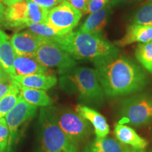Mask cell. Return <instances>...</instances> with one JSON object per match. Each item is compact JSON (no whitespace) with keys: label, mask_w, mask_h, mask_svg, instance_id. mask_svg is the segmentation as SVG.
I'll use <instances>...</instances> for the list:
<instances>
[{"label":"cell","mask_w":152,"mask_h":152,"mask_svg":"<svg viewBox=\"0 0 152 152\" xmlns=\"http://www.w3.org/2000/svg\"><path fill=\"white\" fill-rule=\"evenodd\" d=\"M11 79L18 82L24 87L43 90H49L57 83L56 76L47 74H35L30 75H16Z\"/></svg>","instance_id":"17"},{"label":"cell","mask_w":152,"mask_h":152,"mask_svg":"<svg viewBox=\"0 0 152 152\" xmlns=\"http://www.w3.org/2000/svg\"><path fill=\"white\" fill-rule=\"evenodd\" d=\"M83 13L64 0L49 11L47 24L54 29L58 36L71 33L79 23Z\"/></svg>","instance_id":"8"},{"label":"cell","mask_w":152,"mask_h":152,"mask_svg":"<svg viewBox=\"0 0 152 152\" xmlns=\"http://www.w3.org/2000/svg\"><path fill=\"white\" fill-rule=\"evenodd\" d=\"M111 12V6L108 4L102 10L92 13L83 23L80 30L87 33H101L107 25Z\"/></svg>","instance_id":"16"},{"label":"cell","mask_w":152,"mask_h":152,"mask_svg":"<svg viewBox=\"0 0 152 152\" xmlns=\"http://www.w3.org/2000/svg\"><path fill=\"white\" fill-rule=\"evenodd\" d=\"M132 21L134 24L152 26V0L136 11Z\"/></svg>","instance_id":"24"},{"label":"cell","mask_w":152,"mask_h":152,"mask_svg":"<svg viewBox=\"0 0 152 152\" xmlns=\"http://www.w3.org/2000/svg\"><path fill=\"white\" fill-rule=\"evenodd\" d=\"M144 1V0H111L109 4L111 7H116L119 5L128 4L140 2V1Z\"/></svg>","instance_id":"31"},{"label":"cell","mask_w":152,"mask_h":152,"mask_svg":"<svg viewBox=\"0 0 152 152\" xmlns=\"http://www.w3.org/2000/svg\"><path fill=\"white\" fill-rule=\"evenodd\" d=\"M60 78L61 87L66 92L77 94L79 99L87 105L100 107L104 102L103 88L95 69L75 67Z\"/></svg>","instance_id":"3"},{"label":"cell","mask_w":152,"mask_h":152,"mask_svg":"<svg viewBox=\"0 0 152 152\" xmlns=\"http://www.w3.org/2000/svg\"><path fill=\"white\" fill-rule=\"evenodd\" d=\"M55 118L63 130L75 145L79 147L92 134L90 123L77 112L66 108H51Z\"/></svg>","instance_id":"6"},{"label":"cell","mask_w":152,"mask_h":152,"mask_svg":"<svg viewBox=\"0 0 152 152\" xmlns=\"http://www.w3.org/2000/svg\"><path fill=\"white\" fill-rule=\"evenodd\" d=\"M40 39L41 36L26 30L14 34L11 38V43L16 54L35 56Z\"/></svg>","instance_id":"10"},{"label":"cell","mask_w":152,"mask_h":152,"mask_svg":"<svg viewBox=\"0 0 152 152\" xmlns=\"http://www.w3.org/2000/svg\"><path fill=\"white\" fill-rule=\"evenodd\" d=\"M52 39L75 59L94 61L119 54V49L101 33H87L78 30Z\"/></svg>","instance_id":"2"},{"label":"cell","mask_w":152,"mask_h":152,"mask_svg":"<svg viewBox=\"0 0 152 152\" xmlns=\"http://www.w3.org/2000/svg\"><path fill=\"white\" fill-rule=\"evenodd\" d=\"M150 152H152V150H151V151H150Z\"/></svg>","instance_id":"36"},{"label":"cell","mask_w":152,"mask_h":152,"mask_svg":"<svg viewBox=\"0 0 152 152\" xmlns=\"http://www.w3.org/2000/svg\"><path fill=\"white\" fill-rule=\"evenodd\" d=\"M12 83V87L7 94L0 99V118H4L14 107L19 99V89Z\"/></svg>","instance_id":"22"},{"label":"cell","mask_w":152,"mask_h":152,"mask_svg":"<svg viewBox=\"0 0 152 152\" xmlns=\"http://www.w3.org/2000/svg\"><path fill=\"white\" fill-rule=\"evenodd\" d=\"M15 55L11 39L0 29V66L11 79L16 75L14 65Z\"/></svg>","instance_id":"14"},{"label":"cell","mask_w":152,"mask_h":152,"mask_svg":"<svg viewBox=\"0 0 152 152\" xmlns=\"http://www.w3.org/2000/svg\"><path fill=\"white\" fill-rule=\"evenodd\" d=\"M134 54L137 60L147 71L152 74V41L139 44Z\"/></svg>","instance_id":"21"},{"label":"cell","mask_w":152,"mask_h":152,"mask_svg":"<svg viewBox=\"0 0 152 152\" xmlns=\"http://www.w3.org/2000/svg\"><path fill=\"white\" fill-rule=\"evenodd\" d=\"M129 152H144V150H142V149H132V148H131Z\"/></svg>","instance_id":"35"},{"label":"cell","mask_w":152,"mask_h":152,"mask_svg":"<svg viewBox=\"0 0 152 152\" xmlns=\"http://www.w3.org/2000/svg\"><path fill=\"white\" fill-rule=\"evenodd\" d=\"M14 69L16 75H30L47 74L48 68L41 64L35 56L29 55H15Z\"/></svg>","instance_id":"15"},{"label":"cell","mask_w":152,"mask_h":152,"mask_svg":"<svg viewBox=\"0 0 152 152\" xmlns=\"http://www.w3.org/2000/svg\"><path fill=\"white\" fill-rule=\"evenodd\" d=\"M11 87H12V83L9 82V80L0 83V99L10 91Z\"/></svg>","instance_id":"30"},{"label":"cell","mask_w":152,"mask_h":152,"mask_svg":"<svg viewBox=\"0 0 152 152\" xmlns=\"http://www.w3.org/2000/svg\"><path fill=\"white\" fill-rule=\"evenodd\" d=\"M75 111L91 123L96 138H105L109 134L110 128L105 117L97 111L80 104L75 106Z\"/></svg>","instance_id":"11"},{"label":"cell","mask_w":152,"mask_h":152,"mask_svg":"<svg viewBox=\"0 0 152 152\" xmlns=\"http://www.w3.org/2000/svg\"><path fill=\"white\" fill-rule=\"evenodd\" d=\"M70 3L73 7L80 11L83 14H87V2L88 0H66Z\"/></svg>","instance_id":"29"},{"label":"cell","mask_w":152,"mask_h":152,"mask_svg":"<svg viewBox=\"0 0 152 152\" xmlns=\"http://www.w3.org/2000/svg\"><path fill=\"white\" fill-rule=\"evenodd\" d=\"M26 1H32L41 6L44 8L51 10L57 5L60 4L64 0H25Z\"/></svg>","instance_id":"28"},{"label":"cell","mask_w":152,"mask_h":152,"mask_svg":"<svg viewBox=\"0 0 152 152\" xmlns=\"http://www.w3.org/2000/svg\"><path fill=\"white\" fill-rule=\"evenodd\" d=\"M120 124L141 127L152 121V94L142 93L125 99L120 109Z\"/></svg>","instance_id":"5"},{"label":"cell","mask_w":152,"mask_h":152,"mask_svg":"<svg viewBox=\"0 0 152 152\" xmlns=\"http://www.w3.org/2000/svg\"><path fill=\"white\" fill-rule=\"evenodd\" d=\"M92 62L104 94L109 97L140 92L149 83L146 73L136 63L119 54Z\"/></svg>","instance_id":"1"},{"label":"cell","mask_w":152,"mask_h":152,"mask_svg":"<svg viewBox=\"0 0 152 152\" xmlns=\"http://www.w3.org/2000/svg\"><path fill=\"white\" fill-rule=\"evenodd\" d=\"M37 60L47 68H56L60 75H64L76 67L75 58L58 46L52 39L41 37L35 54Z\"/></svg>","instance_id":"7"},{"label":"cell","mask_w":152,"mask_h":152,"mask_svg":"<svg viewBox=\"0 0 152 152\" xmlns=\"http://www.w3.org/2000/svg\"><path fill=\"white\" fill-rule=\"evenodd\" d=\"M4 25L9 28H23L26 27L27 20V2L22 1L9 7L6 9Z\"/></svg>","instance_id":"18"},{"label":"cell","mask_w":152,"mask_h":152,"mask_svg":"<svg viewBox=\"0 0 152 152\" xmlns=\"http://www.w3.org/2000/svg\"><path fill=\"white\" fill-rule=\"evenodd\" d=\"M5 11L6 9L4 7L2 2L0 0V23L4 21V14H5Z\"/></svg>","instance_id":"33"},{"label":"cell","mask_w":152,"mask_h":152,"mask_svg":"<svg viewBox=\"0 0 152 152\" xmlns=\"http://www.w3.org/2000/svg\"><path fill=\"white\" fill-rule=\"evenodd\" d=\"M27 2V20L28 22L47 24V16L50 10L32 1Z\"/></svg>","instance_id":"23"},{"label":"cell","mask_w":152,"mask_h":152,"mask_svg":"<svg viewBox=\"0 0 152 152\" xmlns=\"http://www.w3.org/2000/svg\"><path fill=\"white\" fill-rule=\"evenodd\" d=\"M37 106L32 105L19 96L18 101L11 111L5 116L9 130V138L7 152H10L16 140L18 129L28 120L35 117Z\"/></svg>","instance_id":"9"},{"label":"cell","mask_w":152,"mask_h":152,"mask_svg":"<svg viewBox=\"0 0 152 152\" xmlns=\"http://www.w3.org/2000/svg\"><path fill=\"white\" fill-rule=\"evenodd\" d=\"M9 130L5 118H0V152H7Z\"/></svg>","instance_id":"26"},{"label":"cell","mask_w":152,"mask_h":152,"mask_svg":"<svg viewBox=\"0 0 152 152\" xmlns=\"http://www.w3.org/2000/svg\"><path fill=\"white\" fill-rule=\"evenodd\" d=\"M150 41H152V26L133 23L127 28L124 37L115 44L118 47H125L134 42L146 43Z\"/></svg>","instance_id":"13"},{"label":"cell","mask_w":152,"mask_h":152,"mask_svg":"<svg viewBox=\"0 0 152 152\" xmlns=\"http://www.w3.org/2000/svg\"><path fill=\"white\" fill-rule=\"evenodd\" d=\"M13 83L18 87L19 96L32 105L46 107L53 103L52 99L49 97L46 91L38 89L29 88L23 86L14 80L11 79Z\"/></svg>","instance_id":"19"},{"label":"cell","mask_w":152,"mask_h":152,"mask_svg":"<svg viewBox=\"0 0 152 152\" xmlns=\"http://www.w3.org/2000/svg\"><path fill=\"white\" fill-rule=\"evenodd\" d=\"M110 0H88L87 14H92L102 10L109 4Z\"/></svg>","instance_id":"27"},{"label":"cell","mask_w":152,"mask_h":152,"mask_svg":"<svg viewBox=\"0 0 152 152\" xmlns=\"http://www.w3.org/2000/svg\"><path fill=\"white\" fill-rule=\"evenodd\" d=\"M26 27L28 28L30 32L42 37L54 39L58 36L56 31L47 24L28 22L26 24Z\"/></svg>","instance_id":"25"},{"label":"cell","mask_w":152,"mask_h":152,"mask_svg":"<svg viewBox=\"0 0 152 152\" xmlns=\"http://www.w3.org/2000/svg\"><path fill=\"white\" fill-rule=\"evenodd\" d=\"M131 147L111 138H95L86 146L85 152H129Z\"/></svg>","instance_id":"20"},{"label":"cell","mask_w":152,"mask_h":152,"mask_svg":"<svg viewBox=\"0 0 152 152\" xmlns=\"http://www.w3.org/2000/svg\"><path fill=\"white\" fill-rule=\"evenodd\" d=\"M3 3L7 7H11V6L16 4L17 3L20 2V1H23V0H2Z\"/></svg>","instance_id":"34"},{"label":"cell","mask_w":152,"mask_h":152,"mask_svg":"<svg viewBox=\"0 0 152 152\" xmlns=\"http://www.w3.org/2000/svg\"><path fill=\"white\" fill-rule=\"evenodd\" d=\"M39 124L42 152H79V147L61 129L51 108H42Z\"/></svg>","instance_id":"4"},{"label":"cell","mask_w":152,"mask_h":152,"mask_svg":"<svg viewBox=\"0 0 152 152\" xmlns=\"http://www.w3.org/2000/svg\"><path fill=\"white\" fill-rule=\"evenodd\" d=\"M9 78H10L9 76L5 73V71L2 69V68L0 66V83L3 81L9 80Z\"/></svg>","instance_id":"32"},{"label":"cell","mask_w":152,"mask_h":152,"mask_svg":"<svg viewBox=\"0 0 152 152\" xmlns=\"http://www.w3.org/2000/svg\"><path fill=\"white\" fill-rule=\"evenodd\" d=\"M114 134L118 141L132 149L144 150L148 145L147 140L128 125L116 123L114 125Z\"/></svg>","instance_id":"12"}]
</instances>
